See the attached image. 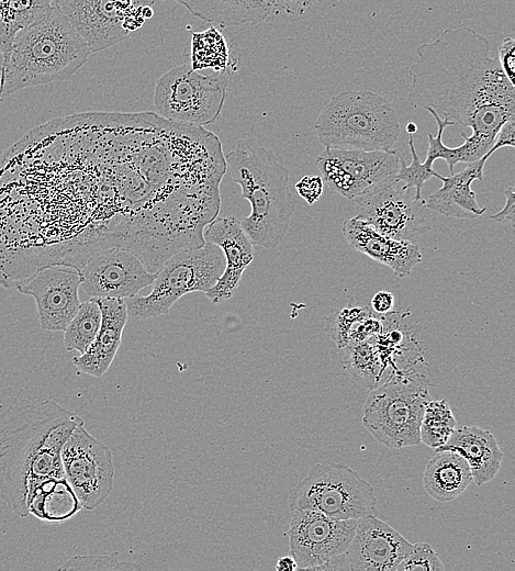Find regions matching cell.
Returning <instances> with one entry per match:
<instances>
[{"instance_id":"obj_16","label":"cell","mask_w":515,"mask_h":571,"mask_svg":"<svg viewBox=\"0 0 515 571\" xmlns=\"http://www.w3.org/2000/svg\"><path fill=\"white\" fill-rule=\"evenodd\" d=\"M81 288L90 299H130L153 284L150 272L130 249L110 247L96 253L79 270Z\"/></svg>"},{"instance_id":"obj_39","label":"cell","mask_w":515,"mask_h":571,"mask_svg":"<svg viewBox=\"0 0 515 571\" xmlns=\"http://www.w3.org/2000/svg\"><path fill=\"white\" fill-rule=\"evenodd\" d=\"M394 306V295L390 291L380 290L372 296L370 309L378 315H385L392 312Z\"/></svg>"},{"instance_id":"obj_18","label":"cell","mask_w":515,"mask_h":571,"mask_svg":"<svg viewBox=\"0 0 515 571\" xmlns=\"http://www.w3.org/2000/svg\"><path fill=\"white\" fill-rule=\"evenodd\" d=\"M412 545L376 515L360 517L346 550L349 570L395 571Z\"/></svg>"},{"instance_id":"obj_43","label":"cell","mask_w":515,"mask_h":571,"mask_svg":"<svg viewBox=\"0 0 515 571\" xmlns=\"http://www.w3.org/2000/svg\"><path fill=\"white\" fill-rule=\"evenodd\" d=\"M406 132L408 135H413L417 132V125L414 122H408L405 126Z\"/></svg>"},{"instance_id":"obj_12","label":"cell","mask_w":515,"mask_h":571,"mask_svg":"<svg viewBox=\"0 0 515 571\" xmlns=\"http://www.w3.org/2000/svg\"><path fill=\"white\" fill-rule=\"evenodd\" d=\"M352 201L357 217L391 238L413 242L430 229L425 200L396 179L379 183Z\"/></svg>"},{"instance_id":"obj_3","label":"cell","mask_w":515,"mask_h":571,"mask_svg":"<svg viewBox=\"0 0 515 571\" xmlns=\"http://www.w3.org/2000/svg\"><path fill=\"white\" fill-rule=\"evenodd\" d=\"M81 422L51 399L0 413V496L15 515H29L27 496L35 485L65 477L61 449Z\"/></svg>"},{"instance_id":"obj_8","label":"cell","mask_w":515,"mask_h":571,"mask_svg":"<svg viewBox=\"0 0 515 571\" xmlns=\"http://www.w3.org/2000/svg\"><path fill=\"white\" fill-rule=\"evenodd\" d=\"M225 257L212 243L172 254L156 271L152 291L126 299L128 315L145 320L167 314L172 305L191 292L205 293L221 277Z\"/></svg>"},{"instance_id":"obj_5","label":"cell","mask_w":515,"mask_h":571,"mask_svg":"<svg viewBox=\"0 0 515 571\" xmlns=\"http://www.w3.org/2000/svg\"><path fill=\"white\" fill-rule=\"evenodd\" d=\"M91 51L56 4L20 30L4 52L3 94L71 78Z\"/></svg>"},{"instance_id":"obj_11","label":"cell","mask_w":515,"mask_h":571,"mask_svg":"<svg viewBox=\"0 0 515 571\" xmlns=\"http://www.w3.org/2000/svg\"><path fill=\"white\" fill-rule=\"evenodd\" d=\"M156 0H56L91 53L104 51L153 18Z\"/></svg>"},{"instance_id":"obj_10","label":"cell","mask_w":515,"mask_h":571,"mask_svg":"<svg viewBox=\"0 0 515 571\" xmlns=\"http://www.w3.org/2000/svg\"><path fill=\"white\" fill-rule=\"evenodd\" d=\"M228 80L226 76L195 71L186 61L156 81L154 107L168 121L204 127L219 119Z\"/></svg>"},{"instance_id":"obj_15","label":"cell","mask_w":515,"mask_h":571,"mask_svg":"<svg viewBox=\"0 0 515 571\" xmlns=\"http://www.w3.org/2000/svg\"><path fill=\"white\" fill-rule=\"evenodd\" d=\"M356 525L357 519H336L315 510L291 511L288 537L298 569L317 570L346 552Z\"/></svg>"},{"instance_id":"obj_28","label":"cell","mask_w":515,"mask_h":571,"mask_svg":"<svg viewBox=\"0 0 515 571\" xmlns=\"http://www.w3.org/2000/svg\"><path fill=\"white\" fill-rule=\"evenodd\" d=\"M344 368L365 388H376L382 378V368L372 337L349 343L340 348Z\"/></svg>"},{"instance_id":"obj_29","label":"cell","mask_w":515,"mask_h":571,"mask_svg":"<svg viewBox=\"0 0 515 571\" xmlns=\"http://www.w3.org/2000/svg\"><path fill=\"white\" fill-rule=\"evenodd\" d=\"M56 0H2L0 1V46L5 52L14 35L48 9Z\"/></svg>"},{"instance_id":"obj_20","label":"cell","mask_w":515,"mask_h":571,"mask_svg":"<svg viewBox=\"0 0 515 571\" xmlns=\"http://www.w3.org/2000/svg\"><path fill=\"white\" fill-rule=\"evenodd\" d=\"M342 231L354 249L388 266L399 278L408 276L422 261L416 244L383 235L357 216L346 220Z\"/></svg>"},{"instance_id":"obj_38","label":"cell","mask_w":515,"mask_h":571,"mask_svg":"<svg viewBox=\"0 0 515 571\" xmlns=\"http://www.w3.org/2000/svg\"><path fill=\"white\" fill-rule=\"evenodd\" d=\"M515 117L507 120L499 130L497 135L495 137L494 144L489 150L492 155L495 150L502 147H515Z\"/></svg>"},{"instance_id":"obj_36","label":"cell","mask_w":515,"mask_h":571,"mask_svg":"<svg viewBox=\"0 0 515 571\" xmlns=\"http://www.w3.org/2000/svg\"><path fill=\"white\" fill-rule=\"evenodd\" d=\"M323 189L324 181L321 176L306 175L295 183L298 194L309 205H313L321 198Z\"/></svg>"},{"instance_id":"obj_14","label":"cell","mask_w":515,"mask_h":571,"mask_svg":"<svg viewBox=\"0 0 515 571\" xmlns=\"http://www.w3.org/2000/svg\"><path fill=\"white\" fill-rule=\"evenodd\" d=\"M400 155L394 148L363 150L325 147L314 164L329 189L354 200L368 189L395 179Z\"/></svg>"},{"instance_id":"obj_6","label":"cell","mask_w":515,"mask_h":571,"mask_svg":"<svg viewBox=\"0 0 515 571\" xmlns=\"http://www.w3.org/2000/svg\"><path fill=\"white\" fill-rule=\"evenodd\" d=\"M314 130L326 148L363 150L391 149L401 133L391 102L369 90H346L332 97Z\"/></svg>"},{"instance_id":"obj_44","label":"cell","mask_w":515,"mask_h":571,"mask_svg":"<svg viewBox=\"0 0 515 571\" xmlns=\"http://www.w3.org/2000/svg\"><path fill=\"white\" fill-rule=\"evenodd\" d=\"M0 1H2V0H0Z\"/></svg>"},{"instance_id":"obj_25","label":"cell","mask_w":515,"mask_h":571,"mask_svg":"<svg viewBox=\"0 0 515 571\" xmlns=\"http://www.w3.org/2000/svg\"><path fill=\"white\" fill-rule=\"evenodd\" d=\"M472 482L468 462L450 450L436 451L423 473L426 493L438 502L457 499Z\"/></svg>"},{"instance_id":"obj_7","label":"cell","mask_w":515,"mask_h":571,"mask_svg":"<svg viewBox=\"0 0 515 571\" xmlns=\"http://www.w3.org/2000/svg\"><path fill=\"white\" fill-rule=\"evenodd\" d=\"M425 368L391 371L389 378L369 393L362 424L380 444L400 449L421 443V422L429 401Z\"/></svg>"},{"instance_id":"obj_13","label":"cell","mask_w":515,"mask_h":571,"mask_svg":"<svg viewBox=\"0 0 515 571\" xmlns=\"http://www.w3.org/2000/svg\"><path fill=\"white\" fill-rule=\"evenodd\" d=\"M64 474L83 510L92 511L111 494L114 483L112 454L107 445L78 424L61 449Z\"/></svg>"},{"instance_id":"obj_34","label":"cell","mask_w":515,"mask_h":571,"mask_svg":"<svg viewBox=\"0 0 515 571\" xmlns=\"http://www.w3.org/2000/svg\"><path fill=\"white\" fill-rule=\"evenodd\" d=\"M444 569L443 561L428 544L416 542L412 545L411 550L399 563L395 571H437Z\"/></svg>"},{"instance_id":"obj_35","label":"cell","mask_w":515,"mask_h":571,"mask_svg":"<svg viewBox=\"0 0 515 571\" xmlns=\"http://www.w3.org/2000/svg\"><path fill=\"white\" fill-rule=\"evenodd\" d=\"M136 563L116 560L115 555L75 556L68 559L59 570H139Z\"/></svg>"},{"instance_id":"obj_31","label":"cell","mask_w":515,"mask_h":571,"mask_svg":"<svg viewBox=\"0 0 515 571\" xmlns=\"http://www.w3.org/2000/svg\"><path fill=\"white\" fill-rule=\"evenodd\" d=\"M456 425L457 421L446 400L428 401L419 427L421 443L436 449L448 440Z\"/></svg>"},{"instance_id":"obj_17","label":"cell","mask_w":515,"mask_h":571,"mask_svg":"<svg viewBox=\"0 0 515 571\" xmlns=\"http://www.w3.org/2000/svg\"><path fill=\"white\" fill-rule=\"evenodd\" d=\"M81 277L77 269L49 265L37 269L18 284L19 292L31 295L36 303L40 326L49 332H64L80 306Z\"/></svg>"},{"instance_id":"obj_42","label":"cell","mask_w":515,"mask_h":571,"mask_svg":"<svg viewBox=\"0 0 515 571\" xmlns=\"http://www.w3.org/2000/svg\"><path fill=\"white\" fill-rule=\"evenodd\" d=\"M4 51L0 46V102L3 97Z\"/></svg>"},{"instance_id":"obj_2","label":"cell","mask_w":515,"mask_h":571,"mask_svg":"<svg viewBox=\"0 0 515 571\" xmlns=\"http://www.w3.org/2000/svg\"><path fill=\"white\" fill-rule=\"evenodd\" d=\"M417 55L408 68L410 104L470 127L471 135L462 132L461 136L484 156L500 127L515 117L514 85L490 55L488 38L469 26L448 27L422 44Z\"/></svg>"},{"instance_id":"obj_40","label":"cell","mask_w":515,"mask_h":571,"mask_svg":"<svg viewBox=\"0 0 515 571\" xmlns=\"http://www.w3.org/2000/svg\"><path fill=\"white\" fill-rule=\"evenodd\" d=\"M504 194H505V199H506L504 206L502 208L501 211H499L495 214H492L490 217H491V220L496 221V222H503L505 220H508L511 222L512 226H514V221H515L514 187L507 188L505 190Z\"/></svg>"},{"instance_id":"obj_23","label":"cell","mask_w":515,"mask_h":571,"mask_svg":"<svg viewBox=\"0 0 515 571\" xmlns=\"http://www.w3.org/2000/svg\"><path fill=\"white\" fill-rule=\"evenodd\" d=\"M450 450L460 455L468 462L472 480L482 485L499 472L503 452L495 436L478 426L456 427L448 440L435 451Z\"/></svg>"},{"instance_id":"obj_32","label":"cell","mask_w":515,"mask_h":571,"mask_svg":"<svg viewBox=\"0 0 515 571\" xmlns=\"http://www.w3.org/2000/svg\"><path fill=\"white\" fill-rule=\"evenodd\" d=\"M371 312L368 305L351 302L345 307L331 312L326 318L325 331L340 349L349 343L354 325Z\"/></svg>"},{"instance_id":"obj_24","label":"cell","mask_w":515,"mask_h":571,"mask_svg":"<svg viewBox=\"0 0 515 571\" xmlns=\"http://www.w3.org/2000/svg\"><path fill=\"white\" fill-rule=\"evenodd\" d=\"M195 18L220 25H256L280 13L277 0H175Z\"/></svg>"},{"instance_id":"obj_22","label":"cell","mask_w":515,"mask_h":571,"mask_svg":"<svg viewBox=\"0 0 515 571\" xmlns=\"http://www.w3.org/2000/svg\"><path fill=\"white\" fill-rule=\"evenodd\" d=\"M490 156L488 152L457 173L439 175L443 186L425 200L426 208L452 219L472 220L482 215L486 208L478 204L471 183L483 179L484 165Z\"/></svg>"},{"instance_id":"obj_1","label":"cell","mask_w":515,"mask_h":571,"mask_svg":"<svg viewBox=\"0 0 515 571\" xmlns=\"http://www.w3.org/2000/svg\"><path fill=\"white\" fill-rule=\"evenodd\" d=\"M55 183L69 262L110 247L150 272L204 244L221 208L220 138L156 113L88 112L57 119Z\"/></svg>"},{"instance_id":"obj_26","label":"cell","mask_w":515,"mask_h":571,"mask_svg":"<svg viewBox=\"0 0 515 571\" xmlns=\"http://www.w3.org/2000/svg\"><path fill=\"white\" fill-rule=\"evenodd\" d=\"M29 514L48 523L70 519L81 508V504L65 477L49 478L31 491L27 496Z\"/></svg>"},{"instance_id":"obj_9","label":"cell","mask_w":515,"mask_h":571,"mask_svg":"<svg viewBox=\"0 0 515 571\" xmlns=\"http://www.w3.org/2000/svg\"><path fill=\"white\" fill-rule=\"evenodd\" d=\"M290 510H315L336 519L376 515L373 488L342 463H317L289 493Z\"/></svg>"},{"instance_id":"obj_30","label":"cell","mask_w":515,"mask_h":571,"mask_svg":"<svg viewBox=\"0 0 515 571\" xmlns=\"http://www.w3.org/2000/svg\"><path fill=\"white\" fill-rule=\"evenodd\" d=\"M101 310L94 299L81 302L64 329V345L68 351L83 354L94 340L101 325Z\"/></svg>"},{"instance_id":"obj_21","label":"cell","mask_w":515,"mask_h":571,"mask_svg":"<svg viewBox=\"0 0 515 571\" xmlns=\"http://www.w3.org/2000/svg\"><path fill=\"white\" fill-rule=\"evenodd\" d=\"M94 300L101 310V325L94 340L83 354L75 358L74 365L82 373L101 378L110 368L121 346L128 312L123 299Z\"/></svg>"},{"instance_id":"obj_4","label":"cell","mask_w":515,"mask_h":571,"mask_svg":"<svg viewBox=\"0 0 515 571\" xmlns=\"http://www.w3.org/2000/svg\"><path fill=\"white\" fill-rule=\"evenodd\" d=\"M226 170L250 203L239 223L254 245L273 249L283 240L296 201L289 187L290 170L273 152L253 138L238 139L225 156Z\"/></svg>"},{"instance_id":"obj_37","label":"cell","mask_w":515,"mask_h":571,"mask_svg":"<svg viewBox=\"0 0 515 571\" xmlns=\"http://www.w3.org/2000/svg\"><path fill=\"white\" fill-rule=\"evenodd\" d=\"M499 64L506 78L514 85L515 78V40L507 36L499 47Z\"/></svg>"},{"instance_id":"obj_41","label":"cell","mask_w":515,"mask_h":571,"mask_svg":"<svg viewBox=\"0 0 515 571\" xmlns=\"http://www.w3.org/2000/svg\"><path fill=\"white\" fill-rule=\"evenodd\" d=\"M276 570L277 571H293V570H298V567H296V563H295L294 559L292 558V556L291 557L286 556V557L280 558L277 561Z\"/></svg>"},{"instance_id":"obj_19","label":"cell","mask_w":515,"mask_h":571,"mask_svg":"<svg viewBox=\"0 0 515 571\" xmlns=\"http://www.w3.org/2000/svg\"><path fill=\"white\" fill-rule=\"evenodd\" d=\"M203 239L217 245L225 257L221 277L205 292L212 303H222L236 293L245 269L254 259V244L235 216H216L205 225Z\"/></svg>"},{"instance_id":"obj_33","label":"cell","mask_w":515,"mask_h":571,"mask_svg":"<svg viewBox=\"0 0 515 571\" xmlns=\"http://www.w3.org/2000/svg\"><path fill=\"white\" fill-rule=\"evenodd\" d=\"M408 147L412 161L410 165H406L404 158L400 155V166L395 179L402 182L404 187L413 188L415 190V195L422 198V188L424 183L432 177L438 178L440 173L436 172L433 168H428L419 160L415 150L413 135H410Z\"/></svg>"},{"instance_id":"obj_27","label":"cell","mask_w":515,"mask_h":571,"mask_svg":"<svg viewBox=\"0 0 515 571\" xmlns=\"http://www.w3.org/2000/svg\"><path fill=\"white\" fill-rule=\"evenodd\" d=\"M187 63L195 71L203 74L204 70H209L210 75L231 78L238 68L239 59L223 33L211 26L192 34Z\"/></svg>"}]
</instances>
